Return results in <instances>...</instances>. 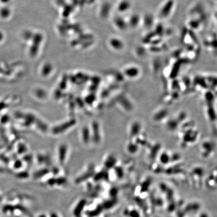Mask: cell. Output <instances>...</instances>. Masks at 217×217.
Instances as JSON below:
<instances>
[{
  "label": "cell",
  "instance_id": "277c9868",
  "mask_svg": "<svg viewBox=\"0 0 217 217\" xmlns=\"http://www.w3.org/2000/svg\"><path fill=\"white\" fill-rule=\"evenodd\" d=\"M2 36L1 35V34L0 33V40L2 39Z\"/></svg>",
  "mask_w": 217,
  "mask_h": 217
},
{
  "label": "cell",
  "instance_id": "7a4b0ae2",
  "mask_svg": "<svg viewBox=\"0 0 217 217\" xmlns=\"http://www.w3.org/2000/svg\"><path fill=\"white\" fill-rule=\"evenodd\" d=\"M49 217H59V216H58V214H57V213H55V212H52V213H51V214H50V216H49Z\"/></svg>",
  "mask_w": 217,
  "mask_h": 217
},
{
  "label": "cell",
  "instance_id": "6da1fadb",
  "mask_svg": "<svg viewBox=\"0 0 217 217\" xmlns=\"http://www.w3.org/2000/svg\"><path fill=\"white\" fill-rule=\"evenodd\" d=\"M86 201L85 199H82L78 202L77 206L74 209L73 211V214L75 216L79 217L80 214H81L83 211V209L86 205Z\"/></svg>",
  "mask_w": 217,
  "mask_h": 217
},
{
  "label": "cell",
  "instance_id": "3957f363",
  "mask_svg": "<svg viewBox=\"0 0 217 217\" xmlns=\"http://www.w3.org/2000/svg\"><path fill=\"white\" fill-rule=\"evenodd\" d=\"M39 217H47V216H46L45 214H41Z\"/></svg>",
  "mask_w": 217,
  "mask_h": 217
}]
</instances>
